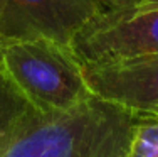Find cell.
Returning <instances> with one entry per match:
<instances>
[{
  "instance_id": "obj_6",
  "label": "cell",
  "mask_w": 158,
  "mask_h": 157,
  "mask_svg": "<svg viewBox=\"0 0 158 157\" xmlns=\"http://www.w3.org/2000/svg\"><path fill=\"white\" fill-rule=\"evenodd\" d=\"M34 110L0 63V154L24 118Z\"/></svg>"
},
{
  "instance_id": "obj_10",
  "label": "cell",
  "mask_w": 158,
  "mask_h": 157,
  "mask_svg": "<svg viewBox=\"0 0 158 157\" xmlns=\"http://www.w3.org/2000/svg\"><path fill=\"white\" fill-rule=\"evenodd\" d=\"M7 41L3 39V37H0V61H2V52H3V47H5Z\"/></svg>"
},
{
  "instance_id": "obj_4",
  "label": "cell",
  "mask_w": 158,
  "mask_h": 157,
  "mask_svg": "<svg viewBox=\"0 0 158 157\" xmlns=\"http://www.w3.org/2000/svg\"><path fill=\"white\" fill-rule=\"evenodd\" d=\"M103 0H0V37L5 41L51 39L69 46Z\"/></svg>"
},
{
  "instance_id": "obj_5",
  "label": "cell",
  "mask_w": 158,
  "mask_h": 157,
  "mask_svg": "<svg viewBox=\"0 0 158 157\" xmlns=\"http://www.w3.org/2000/svg\"><path fill=\"white\" fill-rule=\"evenodd\" d=\"M96 96L136 111L158 107V54L136 56L101 64H81Z\"/></svg>"
},
{
  "instance_id": "obj_9",
  "label": "cell",
  "mask_w": 158,
  "mask_h": 157,
  "mask_svg": "<svg viewBox=\"0 0 158 157\" xmlns=\"http://www.w3.org/2000/svg\"><path fill=\"white\" fill-rule=\"evenodd\" d=\"M135 0H111L110 7L104 10H121V9H128Z\"/></svg>"
},
{
  "instance_id": "obj_1",
  "label": "cell",
  "mask_w": 158,
  "mask_h": 157,
  "mask_svg": "<svg viewBox=\"0 0 158 157\" xmlns=\"http://www.w3.org/2000/svg\"><path fill=\"white\" fill-rule=\"evenodd\" d=\"M136 110L99 96L67 111L35 108L0 157H128Z\"/></svg>"
},
{
  "instance_id": "obj_8",
  "label": "cell",
  "mask_w": 158,
  "mask_h": 157,
  "mask_svg": "<svg viewBox=\"0 0 158 157\" xmlns=\"http://www.w3.org/2000/svg\"><path fill=\"white\" fill-rule=\"evenodd\" d=\"M152 10H158V0H135L128 9L108 10V12H116V14H141V12H152Z\"/></svg>"
},
{
  "instance_id": "obj_12",
  "label": "cell",
  "mask_w": 158,
  "mask_h": 157,
  "mask_svg": "<svg viewBox=\"0 0 158 157\" xmlns=\"http://www.w3.org/2000/svg\"><path fill=\"white\" fill-rule=\"evenodd\" d=\"M146 111H150V113H155V115H158V107L152 108V110H146Z\"/></svg>"
},
{
  "instance_id": "obj_3",
  "label": "cell",
  "mask_w": 158,
  "mask_h": 157,
  "mask_svg": "<svg viewBox=\"0 0 158 157\" xmlns=\"http://www.w3.org/2000/svg\"><path fill=\"white\" fill-rule=\"evenodd\" d=\"M79 64H101L158 54V10L116 14L103 10L71 42Z\"/></svg>"
},
{
  "instance_id": "obj_7",
  "label": "cell",
  "mask_w": 158,
  "mask_h": 157,
  "mask_svg": "<svg viewBox=\"0 0 158 157\" xmlns=\"http://www.w3.org/2000/svg\"><path fill=\"white\" fill-rule=\"evenodd\" d=\"M128 157H158V115L136 111Z\"/></svg>"
},
{
  "instance_id": "obj_2",
  "label": "cell",
  "mask_w": 158,
  "mask_h": 157,
  "mask_svg": "<svg viewBox=\"0 0 158 157\" xmlns=\"http://www.w3.org/2000/svg\"><path fill=\"white\" fill-rule=\"evenodd\" d=\"M0 63L40 113L67 111L94 96L71 47L51 39L7 41Z\"/></svg>"
},
{
  "instance_id": "obj_11",
  "label": "cell",
  "mask_w": 158,
  "mask_h": 157,
  "mask_svg": "<svg viewBox=\"0 0 158 157\" xmlns=\"http://www.w3.org/2000/svg\"><path fill=\"white\" fill-rule=\"evenodd\" d=\"M110 3H111V0H103V5H104V9H108L110 7ZM103 9V10H104Z\"/></svg>"
}]
</instances>
